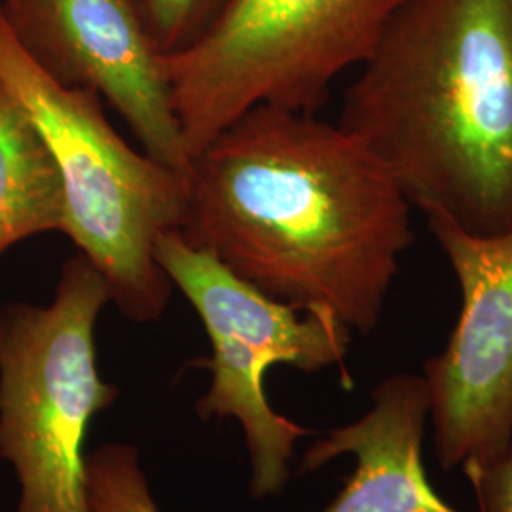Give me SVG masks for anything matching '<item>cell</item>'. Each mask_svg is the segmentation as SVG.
Listing matches in <instances>:
<instances>
[{
  "mask_svg": "<svg viewBox=\"0 0 512 512\" xmlns=\"http://www.w3.org/2000/svg\"><path fill=\"white\" fill-rule=\"evenodd\" d=\"M156 260L194 306L211 340L207 366L213 380L196 403L198 416L236 418L249 454L251 497L279 494L291 480L294 446L310 431L275 412L266 397V374L275 365L306 374L344 366L353 330L330 311L272 298L179 230L158 239Z\"/></svg>",
  "mask_w": 512,
  "mask_h": 512,
  "instance_id": "8992f818",
  "label": "cell"
},
{
  "mask_svg": "<svg viewBox=\"0 0 512 512\" xmlns=\"http://www.w3.org/2000/svg\"><path fill=\"white\" fill-rule=\"evenodd\" d=\"M406 0H228L213 29L164 57L194 158L256 105L317 114L340 74L361 67Z\"/></svg>",
  "mask_w": 512,
  "mask_h": 512,
  "instance_id": "5b68a950",
  "label": "cell"
},
{
  "mask_svg": "<svg viewBox=\"0 0 512 512\" xmlns=\"http://www.w3.org/2000/svg\"><path fill=\"white\" fill-rule=\"evenodd\" d=\"M183 238L281 302L378 327L414 241L412 203L365 143L310 112L256 105L184 179Z\"/></svg>",
  "mask_w": 512,
  "mask_h": 512,
  "instance_id": "6da1fadb",
  "label": "cell"
},
{
  "mask_svg": "<svg viewBox=\"0 0 512 512\" xmlns=\"http://www.w3.org/2000/svg\"><path fill=\"white\" fill-rule=\"evenodd\" d=\"M154 48L179 55L194 48L222 16L228 0H128Z\"/></svg>",
  "mask_w": 512,
  "mask_h": 512,
  "instance_id": "7c38bea8",
  "label": "cell"
},
{
  "mask_svg": "<svg viewBox=\"0 0 512 512\" xmlns=\"http://www.w3.org/2000/svg\"><path fill=\"white\" fill-rule=\"evenodd\" d=\"M0 84L54 156L65 194V236L107 279L110 302L128 319H160L173 285L156 260V245L181 224L184 177L129 147L110 126L97 93L61 86L44 73L21 48L2 0Z\"/></svg>",
  "mask_w": 512,
  "mask_h": 512,
  "instance_id": "3957f363",
  "label": "cell"
},
{
  "mask_svg": "<svg viewBox=\"0 0 512 512\" xmlns=\"http://www.w3.org/2000/svg\"><path fill=\"white\" fill-rule=\"evenodd\" d=\"M461 467L482 512H512V444L492 458L467 461Z\"/></svg>",
  "mask_w": 512,
  "mask_h": 512,
  "instance_id": "4fadbf2b",
  "label": "cell"
},
{
  "mask_svg": "<svg viewBox=\"0 0 512 512\" xmlns=\"http://www.w3.org/2000/svg\"><path fill=\"white\" fill-rule=\"evenodd\" d=\"M414 209L476 236L512 228V0H406L344 95Z\"/></svg>",
  "mask_w": 512,
  "mask_h": 512,
  "instance_id": "7a4b0ae2",
  "label": "cell"
},
{
  "mask_svg": "<svg viewBox=\"0 0 512 512\" xmlns=\"http://www.w3.org/2000/svg\"><path fill=\"white\" fill-rule=\"evenodd\" d=\"M359 420L315 440L300 461L313 473L340 456L355 458L342 492L321 512H461L440 497L425 473L423 435L429 389L423 374H393L370 393Z\"/></svg>",
  "mask_w": 512,
  "mask_h": 512,
  "instance_id": "9c48e42d",
  "label": "cell"
},
{
  "mask_svg": "<svg viewBox=\"0 0 512 512\" xmlns=\"http://www.w3.org/2000/svg\"><path fill=\"white\" fill-rule=\"evenodd\" d=\"M65 194L52 152L0 84V255L19 241L65 234Z\"/></svg>",
  "mask_w": 512,
  "mask_h": 512,
  "instance_id": "30bf717a",
  "label": "cell"
},
{
  "mask_svg": "<svg viewBox=\"0 0 512 512\" xmlns=\"http://www.w3.org/2000/svg\"><path fill=\"white\" fill-rule=\"evenodd\" d=\"M90 512H160L139 454L128 444H105L86 458Z\"/></svg>",
  "mask_w": 512,
  "mask_h": 512,
  "instance_id": "8fae6325",
  "label": "cell"
},
{
  "mask_svg": "<svg viewBox=\"0 0 512 512\" xmlns=\"http://www.w3.org/2000/svg\"><path fill=\"white\" fill-rule=\"evenodd\" d=\"M2 8L21 48L44 73L107 99L148 156L186 179L192 156L164 55L128 0H2Z\"/></svg>",
  "mask_w": 512,
  "mask_h": 512,
  "instance_id": "ba28073f",
  "label": "cell"
},
{
  "mask_svg": "<svg viewBox=\"0 0 512 512\" xmlns=\"http://www.w3.org/2000/svg\"><path fill=\"white\" fill-rule=\"evenodd\" d=\"M107 279L86 256L63 268L46 306L0 308V458L18 480L16 512H90L86 439L118 399L97 368Z\"/></svg>",
  "mask_w": 512,
  "mask_h": 512,
  "instance_id": "277c9868",
  "label": "cell"
},
{
  "mask_svg": "<svg viewBox=\"0 0 512 512\" xmlns=\"http://www.w3.org/2000/svg\"><path fill=\"white\" fill-rule=\"evenodd\" d=\"M427 224L461 294L446 348L423 366L433 448L452 471L512 444V228L476 236L442 220Z\"/></svg>",
  "mask_w": 512,
  "mask_h": 512,
  "instance_id": "52a82bcc",
  "label": "cell"
}]
</instances>
